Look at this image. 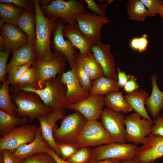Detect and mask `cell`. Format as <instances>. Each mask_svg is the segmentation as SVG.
Segmentation results:
<instances>
[{
    "instance_id": "cell-32",
    "label": "cell",
    "mask_w": 163,
    "mask_h": 163,
    "mask_svg": "<svg viewBox=\"0 0 163 163\" xmlns=\"http://www.w3.org/2000/svg\"><path fill=\"white\" fill-rule=\"evenodd\" d=\"M126 11L130 20L144 21L147 17V10L140 0H130L127 4Z\"/></svg>"
},
{
    "instance_id": "cell-6",
    "label": "cell",
    "mask_w": 163,
    "mask_h": 163,
    "mask_svg": "<svg viewBox=\"0 0 163 163\" xmlns=\"http://www.w3.org/2000/svg\"><path fill=\"white\" fill-rule=\"evenodd\" d=\"M53 51L54 56L52 60L43 62L36 59L32 66L35 70L36 78L32 85L36 89L43 88L46 81L64 72L66 66V59L60 53Z\"/></svg>"
},
{
    "instance_id": "cell-31",
    "label": "cell",
    "mask_w": 163,
    "mask_h": 163,
    "mask_svg": "<svg viewBox=\"0 0 163 163\" xmlns=\"http://www.w3.org/2000/svg\"><path fill=\"white\" fill-rule=\"evenodd\" d=\"M81 56L83 66L91 80L104 75L101 66L93 53L91 52L86 55Z\"/></svg>"
},
{
    "instance_id": "cell-18",
    "label": "cell",
    "mask_w": 163,
    "mask_h": 163,
    "mask_svg": "<svg viewBox=\"0 0 163 163\" xmlns=\"http://www.w3.org/2000/svg\"><path fill=\"white\" fill-rule=\"evenodd\" d=\"M64 114L61 112L52 111L45 115L37 118L40 124V127L43 139L53 149L57 155L61 157L60 153L56 143L53 137V130L56 122L62 119Z\"/></svg>"
},
{
    "instance_id": "cell-54",
    "label": "cell",
    "mask_w": 163,
    "mask_h": 163,
    "mask_svg": "<svg viewBox=\"0 0 163 163\" xmlns=\"http://www.w3.org/2000/svg\"><path fill=\"white\" fill-rule=\"evenodd\" d=\"M159 14L160 16L163 18V6L161 8Z\"/></svg>"
},
{
    "instance_id": "cell-15",
    "label": "cell",
    "mask_w": 163,
    "mask_h": 163,
    "mask_svg": "<svg viewBox=\"0 0 163 163\" xmlns=\"http://www.w3.org/2000/svg\"><path fill=\"white\" fill-rule=\"evenodd\" d=\"M91 52L101 66L104 75L117 81L115 59L110 45L100 40L92 46Z\"/></svg>"
},
{
    "instance_id": "cell-30",
    "label": "cell",
    "mask_w": 163,
    "mask_h": 163,
    "mask_svg": "<svg viewBox=\"0 0 163 163\" xmlns=\"http://www.w3.org/2000/svg\"><path fill=\"white\" fill-rule=\"evenodd\" d=\"M0 88V109L12 115L16 113L17 107L12 101L10 92V84L6 77Z\"/></svg>"
},
{
    "instance_id": "cell-1",
    "label": "cell",
    "mask_w": 163,
    "mask_h": 163,
    "mask_svg": "<svg viewBox=\"0 0 163 163\" xmlns=\"http://www.w3.org/2000/svg\"><path fill=\"white\" fill-rule=\"evenodd\" d=\"M36 8V38L34 48L36 59L47 62L52 60L54 53L50 47L52 34L58 25L42 12L38 0H34Z\"/></svg>"
},
{
    "instance_id": "cell-8",
    "label": "cell",
    "mask_w": 163,
    "mask_h": 163,
    "mask_svg": "<svg viewBox=\"0 0 163 163\" xmlns=\"http://www.w3.org/2000/svg\"><path fill=\"white\" fill-rule=\"evenodd\" d=\"M115 142L97 120L88 121L77 139V143L81 148L96 147Z\"/></svg>"
},
{
    "instance_id": "cell-7",
    "label": "cell",
    "mask_w": 163,
    "mask_h": 163,
    "mask_svg": "<svg viewBox=\"0 0 163 163\" xmlns=\"http://www.w3.org/2000/svg\"><path fill=\"white\" fill-rule=\"evenodd\" d=\"M138 147V145L134 144L116 142L94 147L92 149L90 162L107 159H117L121 161L133 159Z\"/></svg>"
},
{
    "instance_id": "cell-19",
    "label": "cell",
    "mask_w": 163,
    "mask_h": 163,
    "mask_svg": "<svg viewBox=\"0 0 163 163\" xmlns=\"http://www.w3.org/2000/svg\"><path fill=\"white\" fill-rule=\"evenodd\" d=\"M1 30L0 36L7 50L11 51L12 53L28 43L27 35L16 26L6 23Z\"/></svg>"
},
{
    "instance_id": "cell-46",
    "label": "cell",
    "mask_w": 163,
    "mask_h": 163,
    "mask_svg": "<svg viewBox=\"0 0 163 163\" xmlns=\"http://www.w3.org/2000/svg\"><path fill=\"white\" fill-rule=\"evenodd\" d=\"M139 85L137 82L136 78L131 75L123 87L124 90L127 94L132 93L138 89Z\"/></svg>"
},
{
    "instance_id": "cell-13",
    "label": "cell",
    "mask_w": 163,
    "mask_h": 163,
    "mask_svg": "<svg viewBox=\"0 0 163 163\" xmlns=\"http://www.w3.org/2000/svg\"><path fill=\"white\" fill-rule=\"evenodd\" d=\"M100 119L104 128L116 143H126L125 117L123 114L106 108L103 110Z\"/></svg>"
},
{
    "instance_id": "cell-29",
    "label": "cell",
    "mask_w": 163,
    "mask_h": 163,
    "mask_svg": "<svg viewBox=\"0 0 163 163\" xmlns=\"http://www.w3.org/2000/svg\"><path fill=\"white\" fill-rule=\"evenodd\" d=\"M24 9L7 3H0V17L6 23L17 26V22Z\"/></svg>"
},
{
    "instance_id": "cell-34",
    "label": "cell",
    "mask_w": 163,
    "mask_h": 163,
    "mask_svg": "<svg viewBox=\"0 0 163 163\" xmlns=\"http://www.w3.org/2000/svg\"><path fill=\"white\" fill-rule=\"evenodd\" d=\"M35 78V70L33 68L30 67L23 73L16 85L10 87V92L16 91L22 87L32 85Z\"/></svg>"
},
{
    "instance_id": "cell-48",
    "label": "cell",
    "mask_w": 163,
    "mask_h": 163,
    "mask_svg": "<svg viewBox=\"0 0 163 163\" xmlns=\"http://www.w3.org/2000/svg\"><path fill=\"white\" fill-rule=\"evenodd\" d=\"M46 152L50 154L57 163H71L67 161L62 159L60 157L58 156L56 153L55 150L52 148H50L46 151Z\"/></svg>"
},
{
    "instance_id": "cell-10",
    "label": "cell",
    "mask_w": 163,
    "mask_h": 163,
    "mask_svg": "<svg viewBox=\"0 0 163 163\" xmlns=\"http://www.w3.org/2000/svg\"><path fill=\"white\" fill-rule=\"evenodd\" d=\"M74 18L82 34L96 43L101 38V29L110 21L106 16H102L90 12L75 14Z\"/></svg>"
},
{
    "instance_id": "cell-38",
    "label": "cell",
    "mask_w": 163,
    "mask_h": 163,
    "mask_svg": "<svg viewBox=\"0 0 163 163\" xmlns=\"http://www.w3.org/2000/svg\"><path fill=\"white\" fill-rule=\"evenodd\" d=\"M56 144L61 158L65 161L69 159L81 148L77 143L67 144L56 143Z\"/></svg>"
},
{
    "instance_id": "cell-3",
    "label": "cell",
    "mask_w": 163,
    "mask_h": 163,
    "mask_svg": "<svg viewBox=\"0 0 163 163\" xmlns=\"http://www.w3.org/2000/svg\"><path fill=\"white\" fill-rule=\"evenodd\" d=\"M10 92L12 101L17 107L16 113L21 117H29L30 123L52 111L34 92L22 90Z\"/></svg>"
},
{
    "instance_id": "cell-53",
    "label": "cell",
    "mask_w": 163,
    "mask_h": 163,
    "mask_svg": "<svg viewBox=\"0 0 163 163\" xmlns=\"http://www.w3.org/2000/svg\"><path fill=\"white\" fill-rule=\"evenodd\" d=\"M5 21L1 18L0 19V28L1 30L4 27L5 24Z\"/></svg>"
},
{
    "instance_id": "cell-12",
    "label": "cell",
    "mask_w": 163,
    "mask_h": 163,
    "mask_svg": "<svg viewBox=\"0 0 163 163\" xmlns=\"http://www.w3.org/2000/svg\"><path fill=\"white\" fill-rule=\"evenodd\" d=\"M163 156V136L151 133L138 147L133 159L137 163H155Z\"/></svg>"
},
{
    "instance_id": "cell-35",
    "label": "cell",
    "mask_w": 163,
    "mask_h": 163,
    "mask_svg": "<svg viewBox=\"0 0 163 163\" xmlns=\"http://www.w3.org/2000/svg\"><path fill=\"white\" fill-rule=\"evenodd\" d=\"M92 156V149L89 147H83L66 161L71 163H89Z\"/></svg>"
},
{
    "instance_id": "cell-41",
    "label": "cell",
    "mask_w": 163,
    "mask_h": 163,
    "mask_svg": "<svg viewBox=\"0 0 163 163\" xmlns=\"http://www.w3.org/2000/svg\"><path fill=\"white\" fill-rule=\"evenodd\" d=\"M147 8V17H153L159 14L163 6L162 0H140Z\"/></svg>"
},
{
    "instance_id": "cell-21",
    "label": "cell",
    "mask_w": 163,
    "mask_h": 163,
    "mask_svg": "<svg viewBox=\"0 0 163 163\" xmlns=\"http://www.w3.org/2000/svg\"><path fill=\"white\" fill-rule=\"evenodd\" d=\"M50 148L49 144L43 139L39 126L35 138L33 142L20 146L11 153L15 157L22 160L33 155L45 152Z\"/></svg>"
},
{
    "instance_id": "cell-11",
    "label": "cell",
    "mask_w": 163,
    "mask_h": 163,
    "mask_svg": "<svg viewBox=\"0 0 163 163\" xmlns=\"http://www.w3.org/2000/svg\"><path fill=\"white\" fill-rule=\"evenodd\" d=\"M38 127L35 124L19 126L0 139V151L9 150L12 153L20 146L29 143L35 138Z\"/></svg>"
},
{
    "instance_id": "cell-45",
    "label": "cell",
    "mask_w": 163,
    "mask_h": 163,
    "mask_svg": "<svg viewBox=\"0 0 163 163\" xmlns=\"http://www.w3.org/2000/svg\"><path fill=\"white\" fill-rule=\"evenodd\" d=\"M151 134L163 136V114L159 115L153 121Z\"/></svg>"
},
{
    "instance_id": "cell-28",
    "label": "cell",
    "mask_w": 163,
    "mask_h": 163,
    "mask_svg": "<svg viewBox=\"0 0 163 163\" xmlns=\"http://www.w3.org/2000/svg\"><path fill=\"white\" fill-rule=\"evenodd\" d=\"M17 26L27 35L28 43L34 44L36 38L35 15L24 10L17 21Z\"/></svg>"
},
{
    "instance_id": "cell-4",
    "label": "cell",
    "mask_w": 163,
    "mask_h": 163,
    "mask_svg": "<svg viewBox=\"0 0 163 163\" xmlns=\"http://www.w3.org/2000/svg\"><path fill=\"white\" fill-rule=\"evenodd\" d=\"M40 8L47 18L55 21L60 19L65 24L71 25L77 23L74 15L88 12L82 0H52L49 5Z\"/></svg>"
},
{
    "instance_id": "cell-52",
    "label": "cell",
    "mask_w": 163,
    "mask_h": 163,
    "mask_svg": "<svg viewBox=\"0 0 163 163\" xmlns=\"http://www.w3.org/2000/svg\"><path fill=\"white\" fill-rule=\"evenodd\" d=\"M119 163H137L133 159H131L128 161H120Z\"/></svg>"
},
{
    "instance_id": "cell-9",
    "label": "cell",
    "mask_w": 163,
    "mask_h": 163,
    "mask_svg": "<svg viewBox=\"0 0 163 163\" xmlns=\"http://www.w3.org/2000/svg\"><path fill=\"white\" fill-rule=\"evenodd\" d=\"M124 123L126 142L138 145L142 144L145 138L151 133L153 121L135 112L125 116Z\"/></svg>"
},
{
    "instance_id": "cell-26",
    "label": "cell",
    "mask_w": 163,
    "mask_h": 163,
    "mask_svg": "<svg viewBox=\"0 0 163 163\" xmlns=\"http://www.w3.org/2000/svg\"><path fill=\"white\" fill-rule=\"evenodd\" d=\"M117 81L107 77L104 75L94 80L89 91L90 95H105L119 90Z\"/></svg>"
},
{
    "instance_id": "cell-50",
    "label": "cell",
    "mask_w": 163,
    "mask_h": 163,
    "mask_svg": "<svg viewBox=\"0 0 163 163\" xmlns=\"http://www.w3.org/2000/svg\"><path fill=\"white\" fill-rule=\"evenodd\" d=\"M52 0H38L39 4L40 7L47 6L50 5Z\"/></svg>"
},
{
    "instance_id": "cell-43",
    "label": "cell",
    "mask_w": 163,
    "mask_h": 163,
    "mask_svg": "<svg viewBox=\"0 0 163 163\" xmlns=\"http://www.w3.org/2000/svg\"><path fill=\"white\" fill-rule=\"evenodd\" d=\"M11 51H3L0 50V83L6 78L7 64L8 56Z\"/></svg>"
},
{
    "instance_id": "cell-39",
    "label": "cell",
    "mask_w": 163,
    "mask_h": 163,
    "mask_svg": "<svg viewBox=\"0 0 163 163\" xmlns=\"http://www.w3.org/2000/svg\"><path fill=\"white\" fill-rule=\"evenodd\" d=\"M149 36L144 34L140 37H134L130 42V47L133 50L142 53L147 50L148 44Z\"/></svg>"
},
{
    "instance_id": "cell-51",
    "label": "cell",
    "mask_w": 163,
    "mask_h": 163,
    "mask_svg": "<svg viewBox=\"0 0 163 163\" xmlns=\"http://www.w3.org/2000/svg\"><path fill=\"white\" fill-rule=\"evenodd\" d=\"M0 50L6 51L7 50L5 42L1 36L0 35Z\"/></svg>"
},
{
    "instance_id": "cell-40",
    "label": "cell",
    "mask_w": 163,
    "mask_h": 163,
    "mask_svg": "<svg viewBox=\"0 0 163 163\" xmlns=\"http://www.w3.org/2000/svg\"><path fill=\"white\" fill-rule=\"evenodd\" d=\"M0 2L12 4L16 7L23 8L35 15L36 8L34 0H0Z\"/></svg>"
},
{
    "instance_id": "cell-5",
    "label": "cell",
    "mask_w": 163,
    "mask_h": 163,
    "mask_svg": "<svg viewBox=\"0 0 163 163\" xmlns=\"http://www.w3.org/2000/svg\"><path fill=\"white\" fill-rule=\"evenodd\" d=\"M86 119L79 112L64 116L60 125L58 127L55 124L53 130L54 139L56 143L74 144L81 131L87 122Z\"/></svg>"
},
{
    "instance_id": "cell-23",
    "label": "cell",
    "mask_w": 163,
    "mask_h": 163,
    "mask_svg": "<svg viewBox=\"0 0 163 163\" xmlns=\"http://www.w3.org/2000/svg\"><path fill=\"white\" fill-rule=\"evenodd\" d=\"M151 80L152 91L145 104L151 115L155 119L159 115L160 111L163 108V92L158 87L155 74L152 75Z\"/></svg>"
},
{
    "instance_id": "cell-25",
    "label": "cell",
    "mask_w": 163,
    "mask_h": 163,
    "mask_svg": "<svg viewBox=\"0 0 163 163\" xmlns=\"http://www.w3.org/2000/svg\"><path fill=\"white\" fill-rule=\"evenodd\" d=\"M28 117L12 115L0 110V135L3 137L11 133L17 127L30 123Z\"/></svg>"
},
{
    "instance_id": "cell-37",
    "label": "cell",
    "mask_w": 163,
    "mask_h": 163,
    "mask_svg": "<svg viewBox=\"0 0 163 163\" xmlns=\"http://www.w3.org/2000/svg\"><path fill=\"white\" fill-rule=\"evenodd\" d=\"M31 65H27L14 67L7 72V79L11 86L17 83L23 73L30 67Z\"/></svg>"
},
{
    "instance_id": "cell-44",
    "label": "cell",
    "mask_w": 163,
    "mask_h": 163,
    "mask_svg": "<svg viewBox=\"0 0 163 163\" xmlns=\"http://www.w3.org/2000/svg\"><path fill=\"white\" fill-rule=\"evenodd\" d=\"M21 161L14 156L9 150L0 151V163H21Z\"/></svg>"
},
{
    "instance_id": "cell-2",
    "label": "cell",
    "mask_w": 163,
    "mask_h": 163,
    "mask_svg": "<svg viewBox=\"0 0 163 163\" xmlns=\"http://www.w3.org/2000/svg\"><path fill=\"white\" fill-rule=\"evenodd\" d=\"M19 90L36 93L52 111L66 113V105L68 103L66 98L67 87L61 80V75L46 81L42 89H36L30 85Z\"/></svg>"
},
{
    "instance_id": "cell-24",
    "label": "cell",
    "mask_w": 163,
    "mask_h": 163,
    "mask_svg": "<svg viewBox=\"0 0 163 163\" xmlns=\"http://www.w3.org/2000/svg\"><path fill=\"white\" fill-rule=\"evenodd\" d=\"M135 112L143 118L153 121L149 116L145 107V102L149 97L148 93L142 89L136 90L124 95Z\"/></svg>"
},
{
    "instance_id": "cell-47",
    "label": "cell",
    "mask_w": 163,
    "mask_h": 163,
    "mask_svg": "<svg viewBox=\"0 0 163 163\" xmlns=\"http://www.w3.org/2000/svg\"><path fill=\"white\" fill-rule=\"evenodd\" d=\"M117 71V83L120 88H123V87L130 78L131 75L130 74L128 75L123 71H121L118 67L116 68Z\"/></svg>"
},
{
    "instance_id": "cell-33",
    "label": "cell",
    "mask_w": 163,
    "mask_h": 163,
    "mask_svg": "<svg viewBox=\"0 0 163 163\" xmlns=\"http://www.w3.org/2000/svg\"><path fill=\"white\" fill-rule=\"evenodd\" d=\"M73 68L82 86L89 91L91 85V80L83 66L82 56L79 53L76 54L75 62Z\"/></svg>"
},
{
    "instance_id": "cell-36",
    "label": "cell",
    "mask_w": 163,
    "mask_h": 163,
    "mask_svg": "<svg viewBox=\"0 0 163 163\" xmlns=\"http://www.w3.org/2000/svg\"><path fill=\"white\" fill-rule=\"evenodd\" d=\"M21 163H57L47 152L37 153L21 160Z\"/></svg>"
},
{
    "instance_id": "cell-49",
    "label": "cell",
    "mask_w": 163,
    "mask_h": 163,
    "mask_svg": "<svg viewBox=\"0 0 163 163\" xmlns=\"http://www.w3.org/2000/svg\"><path fill=\"white\" fill-rule=\"evenodd\" d=\"M120 161L115 159H107L101 161H94L89 163H119Z\"/></svg>"
},
{
    "instance_id": "cell-17",
    "label": "cell",
    "mask_w": 163,
    "mask_h": 163,
    "mask_svg": "<svg viewBox=\"0 0 163 163\" xmlns=\"http://www.w3.org/2000/svg\"><path fill=\"white\" fill-rule=\"evenodd\" d=\"M61 79L67 87L66 98L69 103H77L90 96L89 91L83 88L80 83L73 68L64 72L61 75Z\"/></svg>"
},
{
    "instance_id": "cell-16",
    "label": "cell",
    "mask_w": 163,
    "mask_h": 163,
    "mask_svg": "<svg viewBox=\"0 0 163 163\" xmlns=\"http://www.w3.org/2000/svg\"><path fill=\"white\" fill-rule=\"evenodd\" d=\"M57 20L58 25L52 34L50 46L53 50L59 52L64 57L72 69L75 62L76 48L69 40L64 39L63 30L65 23L61 19Z\"/></svg>"
},
{
    "instance_id": "cell-27",
    "label": "cell",
    "mask_w": 163,
    "mask_h": 163,
    "mask_svg": "<svg viewBox=\"0 0 163 163\" xmlns=\"http://www.w3.org/2000/svg\"><path fill=\"white\" fill-rule=\"evenodd\" d=\"M104 105L113 111L128 113L133 110L125 99L122 92H112L104 96Z\"/></svg>"
},
{
    "instance_id": "cell-14",
    "label": "cell",
    "mask_w": 163,
    "mask_h": 163,
    "mask_svg": "<svg viewBox=\"0 0 163 163\" xmlns=\"http://www.w3.org/2000/svg\"><path fill=\"white\" fill-rule=\"evenodd\" d=\"M104 105V96L90 95L87 98L76 104L68 102L66 109L79 112L88 121L97 120L100 119Z\"/></svg>"
},
{
    "instance_id": "cell-22",
    "label": "cell",
    "mask_w": 163,
    "mask_h": 163,
    "mask_svg": "<svg viewBox=\"0 0 163 163\" xmlns=\"http://www.w3.org/2000/svg\"><path fill=\"white\" fill-rule=\"evenodd\" d=\"M12 53V57L8 64L7 72L18 66L30 65L33 66L36 60L34 44L28 43L20 47Z\"/></svg>"
},
{
    "instance_id": "cell-42",
    "label": "cell",
    "mask_w": 163,
    "mask_h": 163,
    "mask_svg": "<svg viewBox=\"0 0 163 163\" xmlns=\"http://www.w3.org/2000/svg\"><path fill=\"white\" fill-rule=\"evenodd\" d=\"M87 6L86 8L92 11L97 15L102 16H106V9L107 5L113 1H110L106 4L101 2L99 3L96 2L94 0H85Z\"/></svg>"
},
{
    "instance_id": "cell-20",
    "label": "cell",
    "mask_w": 163,
    "mask_h": 163,
    "mask_svg": "<svg viewBox=\"0 0 163 163\" xmlns=\"http://www.w3.org/2000/svg\"><path fill=\"white\" fill-rule=\"evenodd\" d=\"M63 34L64 37L69 40L79 50L81 55H86L91 52V47L94 43L82 34L77 23L72 25L65 23Z\"/></svg>"
}]
</instances>
